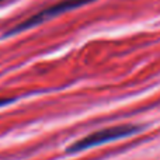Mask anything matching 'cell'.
Here are the masks:
<instances>
[{"mask_svg":"<svg viewBox=\"0 0 160 160\" xmlns=\"http://www.w3.org/2000/svg\"><path fill=\"white\" fill-rule=\"evenodd\" d=\"M139 131H141V128L138 125H117V127L104 128V129L96 131V132L79 139L72 146H69L68 152L75 153V152H82V150H87L90 148H96L100 146V145L108 143V142L118 141V139L127 138V136H132L135 133H138Z\"/></svg>","mask_w":160,"mask_h":160,"instance_id":"1","label":"cell"},{"mask_svg":"<svg viewBox=\"0 0 160 160\" xmlns=\"http://www.w3.org/2000/svg\"><path fill=\"white\" fill-rule=\"evenodd\" d=\"M14 101L13 98H0V107H3V105H7L8 102Z\"/></svg>","mask_w":160,"mask_h":160,"instance_id":"3","label":"cell"},{"mask_svg":"<svg viewBox=\"0 0 160 160\" xmlns=\"http://www.w3.org/2000/svg\"><path fill=\"white\" fill-rule=\"evenodd\" d=\"M93 2H96V0H61V2L55 3V4L49 6V7L44 8V10L35 13L34 16L28 17L27 20L21 21L18 25H16L11 31H8V34H18V32H21V31L28 30V28L37 27V25L42 24V22L48 21V20L53 18V17L65 13V11L75 10V8L82 7V6H86V4L93 3Z\"/></svg>","mask_w":160,"mask_h":160,"instance_id":"2","label":"cell"},{"mask_svg":"<svg viewBox=\"0 0 160 160\" xmlns=\"http://www.w3.org/2000/svg\"><path fill=\"white\" fill-rule=\"evenodd\" d=\"M7 2H11V0H0V4H3V3H7Z\"/></svg>","mask_w":160,"mask_h":160,"instance_id":"4","label":"cell"}]
</instances>
